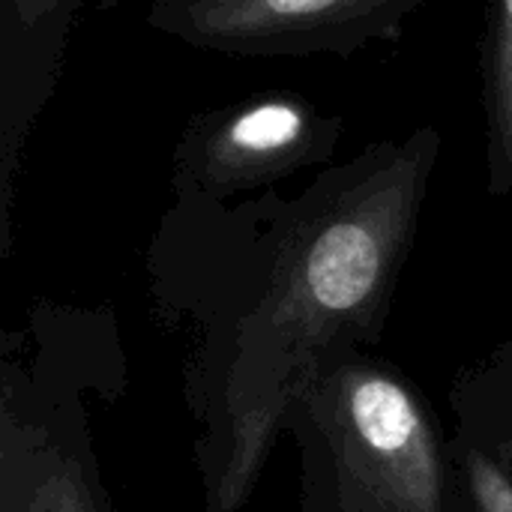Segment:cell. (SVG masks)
<instances>
[{"instance_id": "2", "label": "cell", "mask_w": 512, "mask_h": 512, "mask_svg": "<svg viewBox=\"0 0 512 512\" xmlns=\"http://www.w3.org/2000/svg\"><path fill=\"white\" fill-rule=\"evenodd\" d=\"M318 390L342 489L360 512H444L438 441L402 381L351 366Z\"/></svg>"}, {"instance_id": "4", "label": "cell", "mask_w": 512, "mask_h": 512, "mask_svg": "<svg viewBox=\"0 0 512 512\" xmlns=\"http://www.w3.org/2000/svg\"><path fill=\"white\" fill-rule=\"evenodd\" d=\"M336 123L294 99L246 105L228 117L198 120L183 144L192 180L210 192L246 189L300 168L330 147Z\"/></svg>"}, {"instance_id": "1", "label": "cell", "mask_w": 512, "mask_h": 512, "mask_svg": "<svg viewBox=\"0 0 512 512\" xmlns=\"http://www.w3.org/2000/svg\"><path fill=\"white\" fill-rule=\"evenodd\" d=\"M435 153V129L384 147L291 225L264 294L237 330L210 512H231L249 498L276 432L315 387L324 357L381 312L411 246Z\"/></svg>"}, {"instance_id": "5", "label": "cell", "mask_w": 512, "mask_h": 512, "mask_svg": "<svg viewBox=\"0 0 512 512\" xmlns=\"http://www.w3.org/2000/svg\"><path fill=\"white\" fill-rule=\"evenodd\" d=\"M87 0H0V192L3 234L12 174L30 126L48 105L75 18ZM111 9L114 0H96Z\"/></svg>"}, {"instance_id": "7", "label": "cell", "mask_w": 512, "mask_h": 512, "mask_svg": "<svg viewBox=\"0 0 512 512\" xmlns=\"http://www.w3.org/2000/svg\"><path fill=\"white\" fill-rule=\"evenodd\" d=\"M18 512H96L81 474L66 459H45Z\"/></svg>"}, {"instance_id": "6", "label": "cell", "mask_w": 512, "mask_h": 512, "mask_svg": "<svg viewBox=\"0 0 512 512\" xmlns=\"http://www.w3.org/2000/svg\"><path fill=\"white\" fill-rule=\"evenodd\" d=\"M483 108L489 129V186L498 195L512 192V0H489Z\"/></svg>"}, {"instance_id": "8", "label": "cell", "mask_w": 512, "mask_h": 512, "mask_svg": "<svg viewBox=\"0 0 512 512\" xmlns=\"http://www.w3.org/2000/svg\"><path fill=\"white\" fill-rule=\"evenodd\" d=\"M468 483L480 512H512L510 477L483 453L468 456Z\"/></svg>"}, {"instance_id": "3", "label": "cell", "mask_w": 512, "mask_h": 512, "mask_svg": "<svg viewBox=\"0 0 512 512\" xmlns=\"http://www.w3.org/2000/svg\"><path fill=\"white\" fill-rule=\"evenodd\" d=\"M432 0H156L147 24L186 45L237 57L351 54L372 39H399Z\"/></svg>"}]
</instances>
